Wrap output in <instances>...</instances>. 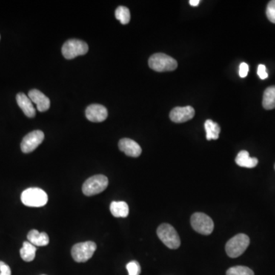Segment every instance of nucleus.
<instances>
[{
  "instance_id": "obj_1",
  "label": "nucleus",
  "mask_w": 275,
  "mask_h": 275,
  "mask_svg": "<svg viewBox=\"0 0 275 275\" xmlns=\"http://www.w3.org/2000/svg\"><path fill=\"white\" fill-rule=\"evenodd\" d=\"M21 201L26 207H41L47 204L48 197L47 193L42 189L30 187L22 192Z\"/></svg>"
},
{
  "instance_id": "obj_2",
  "label": "nucleus",
  "mask_w": 275,
  "mask_h": 275,
  "mask_svg": "<svg viewBox=\"0 0 275 275\" xmlns=\"http://www.w3.org/2000/svg\"><path fill=\"white\" fill-rule=\"evenodd\" d=\"M151 69L157 72L173 71L178 67L176 60L163 53L152 55L148 60Z\"/></svg>"
},
{
  "instance_id": "obj_3",
  "label": "nucleus",
  "mask_w": 275,
  "mask_h": 275,
  "mask_svg": "<svg viewBox=\"0 0 275 275\" xmlns=\"http://www.w3.org/2000/svg\"><path fill=\"white\" fill-rule=\"evenodd\" d=\"M160 240L170 249H177L181 245L179 235L170 224L163 223L157 230Z\"/></svg>"
},
{
  "instance_id": "obj_4",
  "label": "nucleus",
  "mask_w": 275,
  "mask_h": 275,
  "mask_svg": "<svg viewBox=\"0 0 275 275\" xmlns=\"http://www.w3.org/2000/svg\"><path fill=\"white\" fill-rule=\"evenodd\" d=\"M249 243V237L247 235H236L227 242L226 252L230 258L239 257L245 253Z\"/></svg>"
},
{
  "instance_id": "obj_5",
  "label": "nucleus",
  "mask_w": 275,
  "mask_h": 275,
  "mask_svg": "<svg viewBox=\"0 0 275 275\" xmlns=\"http://www.w3.org/2000/svg\"><path fill=\"white\" fill-rule=\"evenodd\" d=\"M108 184L109 181L107 177L102 174L94 175L88 178L83 184V193L88 196L99 194L107 189Z\"/></svg>"
},
{
  "instance_id": "obj_6",
  "label": "nucleus",
  "mask_w": 275,
  "mask_h": 275,
  "mask_svg": "<svg viewBox=\"0 0 275 275\" xmlns=\"http://www.w3.org/2000/svg\"><path fill=\"white\" fill-rule=\"evenodd\" d=\"M96 250V245L95 242L91 241L81 242L73 245L71 250V256L75 262L82 263L91 259Z\"/></svg>"
},
{
  "instance_id": "obj_7",
  "label": "nucleus",
  "mask_w": 275,
  "mask_h": 275,
  "mask_svg": "<svg viewBox=\"0 0 275 275\" xmlns=\"http://www.w3.org/2000/svg\"><path fill=\"white\" fill-rule=\"evenodd\" d=\"M190 222L196 233L205 236L211 234L214 229L213 219L205 213H196L192 215Z\"/></svg>"
},
{
  "instance_id": "obj_8",
  "label": "nucleus",
  "mask_w": 275,
  "mask_h": 275,
  "mask_svg": "<svg viewBox=\"0 0 275 275\" xmlns=\"http://www.w3.org/2000/svg\"><path fill=\"white\" fill-rule=\"evenodd\" d=\"M88 44L81 40H67L62 47V54L66 59H73L88 52Z\"/></svg>"
},
{
  "instance_id": "obj_9",
  "label": "nucleus",
  "mask_w": 275,
  "mask_h": 275,
  "mask_svg": "<svg viewBox=\"0 0 275 275\" xmlns=\"http://www.w3.org/2000/svg\"><path fill=\"white\" fill-rule=\"evenodd\" d=\"M44 134L40 130L31 132L23 138L21 143V149L23 153H30L37 148L44 141Z\"/></svg>"
},
{
  "instance_id": "obj_10",
  "label": "nucleus",
  "mask_w": 275,
  "mask_h": 275,
  "mask_svg": "<svg viewBox=\"0 0 275 275\" xmlns=\"http://www.w3.org/2000/svg\"><path fill=\"white\" fill-rule=\"evenodd\" d=\"M195 115V110L190 106L173 108L170 113V119L175 123H183L193 119Z\"/></svg>"
},
{
  "instance_id": "obj_11",
  "label": "nucleus",
  "mask_w": 275,
  "mask_h": 275,
  "mask_svg": "<svg viewBox=\"0 0 275 275\" xmlns=\"http://www.w3.org/2000/svg\"><path fill=\"white\" fill-rule=\"evenodd\" d=\"M86 116L90 122H101L107 119L108 111L104 106L99 104H92L86 110Z\"/></svg>"
},
{
  "instance_id": "obj_12",
  "label": "nucleus",
  "mask_w": 275,
  "mask_h": 275,
  "mask_svg": "<svg viewBox=\"0 0 275 275\" xmlns=\"http://www.w3.org/2000/svg\"><path fill=\"white\" fill-rule=\"evenodd\" d=\"M29 97L32 103L36 104L38 111L45 112L50 108V99L40 90L36 89L30 90L29 92Z\"/></svg>"
},
{
  "instance_id": "obj_13",
  "label": "nucleus",
  "mask_w": 275,
  "mask_h": 275,
  "mask_svg": "<svg viewBox=\"0 0 275 275\" xmlns=\"http://www.w3.org/2000/svg\"><path fill=\"white\" fill-rule=\"evenodd\" d=\"M119 147L121 152L128 156L137 158L141 154V147L134 140L130 138H122L119 141Z\"/></svg>"
},
{
  "instance_id": "obj_14",
  "label": "nucleus",
  "mask_w": 275,
  "mask_h": 275,
  "mask_svg": "<svg viewBox=\"0 0 275 275\" xmlns=\"http://www.w3.org/2000/svg\"><path fill=\"white\" fill-rule=\"evenodd\" d=\"M16 101L18 107L21 108L26 116L29 118L35 117L36 111L29 96L23 93H18L16 96Z\"/></svg>"
},
{
  "instance_id": "obj_15",
  "label": "nucleus",
  "mask_w": 275,
  "mask_h": 275,
  "mask_svg": "<svg viewBox=\"0 0 275 275\" xmlns=\"http://www.w3.org/2000/svg\"><path fill=\"white\" fill-rule=\"evenodd\" d=\"M27 239L35 246H46L49 244V237L47 233H39L36 230H31L28 234Z\"/></svg>"
},
{
  "instance_id": "obj_16",
  "label": "nucleus",
  "mask_w": 275,
  "mask_h": 275,
  "mask_svg": "<svg viewBox=\"0 0 275 275\" xmlns=\"http://www.w3.org/2000/svg\"><path fill=\"white\" fill-rule=\"evenodd\" d=\"M236 163L242 167L253 168L257 166L259 160L256 158H251L247 151H241L236 156Z\"/></svg>"
},
{
  "instance_id": "obj_17",
  "label": "nucleus",
  "mask_w": 275,
  "mask_h": 275,
  "mask_svg": "<svg viewBox=\"0 0 275 275\" xmlns=\"http://www.w3.org/2000/svg\"><path fill=\"white\" fill-rule=\"evenodd\" d=\"M110 211L112 215L115 217L126 218L129 216L130 213V208L128 204L124 201H113L110 204Z\"/></svg>"
},
{
  "instance_id": "obj_18",
  "label": "nucleus",
  "mask_w": 275,
  "mask_h": 275,
  "mask_svg": "<svg viewBox=\"0 0 275 275\" xmlns=\"http://www.w3.org/2000/svg\"><path fill=\"white\" fill-rule=\"evenodd\" d=\"M36 251V246L29 242H24L22 248L20 249V256L24 262H32L35 259Z\"/></svg>"
},
{
  "instance_id": "obj_19",
  "label": "nucleus",
  "mask_w": 275,
  "mask_h": 275,
  "mask_svg": "<svg viewBox=\"0 0 275 275\" xmlns=\"http://www.w3.org/2000/svg\"><path fill=\"white\" fill-rule=\"evenodd\" d=\"M205 127L206 133H207V139L216 140L219 138V133H220L221 129L219 124L213 122L211 119H207L204 124Z\"/></svg>"
},
{
  "instance_id": "obj_20",
  "label": "nucleus",
  "mask_w": 275,
  "mask_h": 275,
  "mask_svg": "<svg viewBox=\"0 0 275 275\" xmlns=\"http://www.w3.org/2000/svg\"><path fill=\"white\" fill-rule=\"evenodd\" d=\"M262 105L267 110L275 108V86L268 87L264 92Z\"/></svg>"
},
{
  "instance_id": "obj_21",
  "label": "nucleus",
  "mask_w": 275,
  "mask_h": 275,
  "mask_svg": "<svg viewBox=\"0 0 275 275\" xmlns=\"http://www.w3.org/2000/svg\"><path fill=\"white\" fill-rule=\"evenodd\" d=\"M115 15H116V18L119 20L122 24H128L130 21V18H131L130 9L126 7V6H119L116 9Z\"/></svg>"
},
{
  "instance_id": "obj_22",
  "label": "nucleus",
  "mask_w": 275,
  "mask_h": 275,
  "mask_svg": "<svg viewBox=\"0 0 275 275\" xmlns=\"http://www.w3.org/2000/svg\"><path fill=\"white\" fill-rule=\"evenodd\" d=\"M227 275H255L253 270L248 267L235 266L227 271Z\"/></svg>"
},
{
  "instance_id": "obj_23",
  "label": "nucleus",
  "mask_w": 275,
  "mask_h": 275,
  "mask_svg": "<svg viewBox=\"0 0 275 275\" xmlns=\"http://www.w3.org/2000/svg\"><path fill=\"white\" fill-rule=\"evenodd\" d=\"M127 269L129 275H140L141 273V266L136 261H132L127 265Z\"/></svg>"
},
{
  "instance_id": "obj_24",
  "label": "nucleus",
  "mask_w": 275,
  "mask_h": 275,
  "mask_svg": "<svg viewBox=\"0 0 275 275\" xmlns=\"http://www.w3.org/2000/svg\"><path fill=\"white\" fill-rule=\"evenodd\" d=\"M266 15L268 20L275 24V0L270 1L267 6Z\"/></svg>"
},
{
  "instance_id": "obj_25",
  "label": "nucleus",
  "mask_w": 275,
  "mask_h": 275,
  "mask_svg": "<svg viewBox=\"0 0 275 275\" xmlns=\"http://www.w3.org/2000/svg\"><path fill=\"white\" fill-rule=\"evenodd\" d=\"M258 75L262 80L268 78V74L266 71V67L264 64H259V67H258Z\"/></svg>"
},
{
  "instance_id": "obj_26",
  "label": "nucleus",
  "mask_w": 275,
  "mask_h": 275,
  "mask_svg": "<svg viewBox=\"0 0 275 275\" xmlns=\"http://www.w3.org/2000/svg\"><path fill=\"white\" fill-rule=\"evenodd\" d=\"M248 65L246 63H242L239 66V76L242 78H245L248 75Z\"/></svg>"
},
{
  "instance_id": "obj_27",
  "label": "nucleus",
  "mask_w": 275,
  "mask_h": 275,
  "mask_svg": "<svg viewBox=\"0 0 275 275\" xmlns=\"http://www.w3.org/2000/svg\"><path fill=\"white\" fill-rule=\"evenodd\" d=\"M11 269L9 265L0 261V275H11Z\"/></svg>"
},
{
  "instance_id": "obj_28",
  "label": "nucleus",
  "mask_w": 275,
  "mask_h": 275,
  "mask_svg": "<svg viewBox=\"0 0 275 275\" xmlns=\"http://www.w3.org/2000/svg\"><path fill=\"white\" fill-rule=\"evenodd\" d=\"M199 0H190V2H189V3H190V6H197L199 4Z\"/></svg>"
},
{
  "instance_id": "obj_29",
  "label": "nucleus",
  "mask_w": 275,
  "mask_h": 275,
  "mask_svg": "<svg viewBox=\"0 0 275 275\" xmlns=\"http://www.w3.org/2000/svg\"><path fill=\"white\" fill-rule=\"evenodd\" d=\"M274 168H275V165H274Z\"/></svg>"
},
{
  "instance_id": "obj_30",
  "label": "nucleus",
  "mask_w": 275,
  "mask_h": 275,
  "mask_svg": "<svg viewBox=\"0 0 275 275\" xmlns=\"http://www.w3.org/2000/svg\"><path fill=\"white\" fill-rule=\"evenodd\" d=\"M42 275H45V274H42Z\"/></svg>"
}]
</instances>
